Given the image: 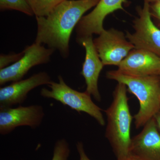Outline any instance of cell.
<instances>
[{"label": "cell", "mask_w": 160, "mask_h": 160, "mask_svg": "<svg viewBox=\"0 0 160 160\" xmlns=\"http://www.w3.org/2000/svg\"><path fill=\"white\" fill-rule=\"evenodd\" d=\"M100 0H66L46 17H36L37 32L35 42L57 50L64 59L69 57L71 33L84 13Z\"/></svg>", "instance_id": "1"}, {"label": "cell", "mask_w": 160, "mask_h": 160, "mask_svg": "<svg viewBox=\"0 0 160 160\" xmlns=\"http://www.w3.org/2000/svg\"><path fill=\"white\" fill-rule=\"evenodd\" d=\"M127 91L125 84L118 83L113 92L111 105L104 111L107 116L105 137L117 160L123 159L130 154L133 117L129 109Z\"/></svg>", "instance_id": "2"}, {"label": "cell", "mask_w": 160, "mask_h": 160, "mask_svg": "<svg viewBox=\"0 0 160 160\" xmlns=\"http://www.w3.org/2000/svg\"><path fill=\"white\" fill-rule=\"evenodd\" d=\"M106 77L125 84L127 90L138 100L139 109L133 117L136 129L145 126L160 110V75L132 77L116 70L108 71Z\"/></svg>", "instance_id": "3"}, {"label": "cell", "mask_w": 160, "mask_h": 160, "mask_svg": "<svg viewBox=\"0 0 160 160\" xmlns=\"http://www.w3.org/2000/svg\"><path fill=\"white\" fill-rule=\"evenodd\" d=\"M58 80V82L51 81L47 85L50 89L43 88L41 89V96L53 99L79 113L85 112L95 119L100 126H105L106 122L102 109L93 102L91 95L86 91L81 92L72 89L60 75Z\"/></svg>", "instance_id": "4"}, {"label": "cell", "mask_w": 160, "mask_h": 160, "mask_svg": "<svg viewBox=\"0 0 160 160\" xmlns=\"http://www.w3.org/2000/svg\"><path fill=\"white\" fill-rule=\"evenodd\" d=\"M138 17L133 22L135 32H126V38L135 49L146 50L160 57V29L152 22L150 4L144 2L137 8Z\"/></svg>", "instance_id": "5"}, {"label": "cell", "mask_w": 160, "mask_h": 160, "mask_svg": "<svg viewBox=\"0 0 160 160\" xmlns=\"http://www.w3.org/2000/svg\"><path fill=\"white\" fill-rule=\"evenodd\" d=\"M55 51L35 42L26 46L23 50L24 54L19 60L0 69V85L23 79L32 67L49 63Z\"/></svg>", "instance_id": "6"}, {"label": "cell", "mask_w": 160, "mask_h": 160, "mask_svg": "<svg viewBox=\"0 0 160 160\" xmlns=\"http://www.w3.org/2000/svg\"><path fill=\"white\" fill-rule=\"evenodd\" d=\"M93 43L104 66H118L135 49L122 32L113 28L104 29L98 37L93 40Z\"/></svg>", "instance_id": "7"}, {"label": "cell", "mask_w": 160, "mask_h": 160, "mask_svg": "<svg viewBox=\"0 0 160 160\" xmlns=\"http://www.w3.org/2000/svg\"><path fill=\"white\" fill-rule=\"evenodd\" d=\"M44 116V109L40 105L0 107V133L9 134L20 126L36 129L42 124Z\"/></svg>", "instance_id": "8"}, {"label": "cell", "mask_w": 160, "mask_h": 160, "mask_svg": "<svg viewBox=\"0 0 160 160\" xmlns=\"http://www.w3.org/2000/svg\"><path fill=\"white\" fill-rule=\"evenodd\" d=\"M127 2V0H100L94 9L83 16L77 25V42L93 34H101L105 29L103 22L105 18L116 10H124L123 4Z\"/></svg>", "instance_id": "9"}, {"label": "cell", "mask_w": 160, "mask_h": 160, "mask_svg": "<svg viewBox=\"0 0 160 160\" xmlns=\"http://www.w3.org/2000/svg\"><path fill=\"white\" fill-rule=\"evenodd\" d=\"M118 66V71L130 76L160 75V57L149 51L134 49Z\"/></svg>", "instance_id": "10"}, {"label": "cell", "mask_w": 160, "mask_h": 160, "mask_svg": "<svg viewBox=\"0 0 160 160\" xmlns=\"http://www.w3.org/2000/svg\"><path fill=\"white\" fill-rule=\"evenodd\" d=\"M50 76L46 72H40L26 79L12 82L0 88V107L21 105L26 101L32 90L51 82Z\"/></svg>", "instance_id": "11"}, {"label": "cell", "mask_w": 160, "mask_h": 160, "mask_svg": "<svg viewBox=\"0 0 160 160\" xmlns=\"http://www.w3.org/2000/svg\"><path fill=\"white\" fill-rule=\"evenodd\" d=\"M86 49V57L81 74L86 82V91L93 96L97 102L102 100L99 91V78L104 65L99 57L93 43L92 36L84 38L78 42Z\"/></svg>", "instance_id": "12"}, {"label": "cell", "mask_w": 160, "mask_h": 160, "mask_svg": "<svg viewBox=\"0 0 160 160\" xmlns=\"http://www.w3.org/2000/svg\"><path fill=\"white\" fill-rule=\"evenodd\" d=\"M132 138L130 153L143 160H160V132L153 118Z\"/></svg>", "instance_id": "13"}, {"label": "cell", "mask_w": 160, "mask_h": 160, "mask_svg": "<svg viewBox=\"0 0 160 160\" xmlns=\"http://www.w3.org/2000/svg\"><path fill=\"white\" fill-rule=\"evenodd\" d=\"M66 0H27L36 17H46L56 6Z\"/></svg>", "instance_id": "14"}, {"label": "cell", "mask_w": 160, "mask_h": 160, "mask_svg": "<svg viewBox=\"0 0 160 160\" xmlns=\"http://www.w3.org/2000/svg\"><path fill=\"white\" fill-rule=\"evenodd\" d=\"M0 9L1 11L16 10L29 16L34 15L27 0H0Z\"/></svg>", "instance_id": "15"}, {"label": "cell", "mask_w": 160, "mask_h": 160, "mask_svg": "<svg viewBox=\"0 0 160 160\" xmlns=\"http://www.w3.org/2000/svg\"><path fill=\"white\" fill-rule=\"evenodd\" d=\"M70 152L69 143L65 139H61L58 140L55 144L51 160H68Z\"/></svg>", "instance_id": "16"}, {"label": "cell", "mask_w": 160, "mask_h": 160, "mask_svg": "<svg viewBox=\"0 0 160 160\" xmlns=\"http://www.w3.org/2000/svg\"><path fill=\"white\" fill-rule=\"evenodd\" d=\"M24 54V52L19 53H10L8 54H1L0 55V69L10 66L20 59Z\"/></svg>", "instance_id": "17"}, {"label": "cell", "mask_w": 160, "mask_h": 160, "mask_svg": "<svg viewBox=\"0 0 160 160\" xmlns=\"http://www.w3.org/2000/svg\"><path fill=\"white\" fill-rule=\"evenodd\" d=\"M76 147L79 155V160H91L86 155L84 149V145L82 142H78L76 144Z\"/></svg>", "instance_id": "18"}, {"label": "cell", "mask_w": 160, "mask_h": 160, "mask_svg": "<svg viewBox=\"0 0 160 160\" xmlns=\"http://www.w3.org/2000/svg\"><path fill=\"white\" fill-rule=\"evenodd\" d=\"M150 10L152 15H153L159 21H160V2L150 5Z\"/></svg>", "instance_id": "19"}, {"label": "cell", "mask_w": 160, "mask_h": 160, "mask_svg": "<svg viewBox=\"0 0 160 160\" xmlns=\"http://www.w3.org/2000/svg\"><path fill=\"white\" fill-rule=\"evenodd\" d=\"M153 118L155 122L158 130L160 132V109L155 115L153 117Z\"/></svg>", "instance_id": "20"}, {"label": "cell", "mask_w": 160, "mask_h": 160, "mask_svg": "<svg viewBox=\"0 0 160 160\" xmlns=\"http://www.w3.org/2000/svg\"><path fill=\"white\" fill-rule=\"evenodd\" d=\"M121 160H143L136 156L130 153L128 157Z\"/></svg>", "instance_id": "21"}, {"label": "cell", "mask_w": 160, "mask_h": 160, "mask_svg": "<svg viewBox=\"0 0 160 160\" xmlns=\"http://www.w3.org/2000/svg\"><path fill=\"white\" fill-rule=\"evenodd\" d=\"M144 2H147L149 3H152L154 4V3L160 2V0H144Z\"/></svg>", "instance_id": "22"}, {"label": "cell", "mask_w": 160, "mask_h": 160, "mask_svg": "<svg viewBox=\"0 0 160 160\" xmlns=\"http://www.w3.org/2000/svg\"></svg>", "instance_id": "23"}]
</instances>
